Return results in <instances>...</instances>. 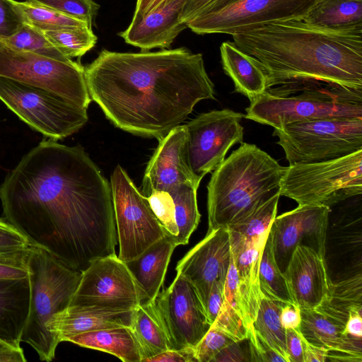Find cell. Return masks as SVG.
Segmentation results:
<instances>
[{
  "instance_id": "13",
  "label": "cell",
  "mask_w": 362,
  "mask_h": 362,
  "mask_svg": "<svg viewBox=\"0 0 362 362\" xmlns=\"http://www.w3.org/2000/svg\"><path fill=\"white\" fill-rule=\"evenodd\" d=\"M243 117L240 112L223 109L202 113L185 124V156L198 182L221 165L230 147L243 142Z\"/></svg>"
},
{
  "instance_id": "18",
  "label": "cell",
  "mask_w": 362,
  "mask_h": 362,
  "mask_svg": "<svg viewBox=\"0 0 362 362\" xmlns=\"http://www.w3.org/2000/svg\"><path fill=\"white\" fill-rule=\"evenodd\" d=\"M187 129L178 125L158 139V145L146 166L141 194L146 197L155 190L169 192L175 187L192 184L199 187L185 156Z\"/></svg>"
},
{
  "instance_id": "7",
  "label": "cell",
  "mask_w": 362,
  "mask_h": 362,
  "mask_svg": "<svg viewBox=\"0 0 362 362\" xmlns=\"http://www.w3.org/2000/svg\"><path fill=\"white\" fill-rule=\"evenodd\" d=\"M362 192V149L332 160L284 167L280 196L298 205H332Z\"/></svg>"
},
{
  "instance_id": "30",
  "label": "cell",
  "mask_w": 362,
  "mask_h": 362,
  "mask_svg": "<svg viewBox=\"0 0 362 362\" xmlns=\"http://www.w3.org/2000/svg\"><path fill=\"white\" fill-rule=\"evenodd\" d=\"M300 334L310 343L328 349L338 348L344 339V325L316 309H300Z\"/></svg>"
},
{
  "instance_id": "17",
  "label": "cell",
  "mask_w": 362,
  "mask_h": 362,
  "mask_svg": "<svg viewBox=\"0 0 362 362\" xmlns=\"http://www.w3.org/2000/svg\"><path fill=\"white\" fill-rule=\"evenodd\" d=\"M231 261L230 235L227 228L208 231L177 264V274L195 288L205 305L216 281L225 283Z\"/></svg>"
},
{
  "instance_id": "23",
  "label": "cell",
  "mask_w": 362,
  "mask_h": 362,
  "mask_svg": "<svg viewBox=\"0 0 362 362\" xmlns=\"http://www.w3.org/2000/svg\"><path fill=\"white\" fill-rule=\"evenodd\" d=\"M30 303L28 276L0 279V338L21 343Z\"/></svg>"
},
{
  "instance_id": "15",
  "label": "cell",
  "mask_w": 362,
  "mask_h": 362,
  "mask_svg": "<svg viewBox=\"0 0 362 362\" xmlns=\"http://www.w3.org/2000/svg\"><path fill=\"white\" fill-rule=\"evenodd\" d=\"M154 303L173 349H194L211 326L195 288L180 274Z\"/></svg>"
},
{
  "instance_id": "10",
  "label": "cell",
  "mask_w": 362,
  "mask_h": 362,
  "mask_svg": "<svg viewBox=\"0 0 362 362\" xmlns=\"http://www.w3.org/2000/svg\"><path fill=\"white\" fill-rule=\"evenodd\" d=\"M0 100L32 129L62 139L87 122L88 109L52 92L0 76Z\"/></svg>"
},
{
  "instance_id": "9",
  "label": "cell",
  "mask_w": 362,
  "mask_h": 362,
  "mask_svg": "<svg viewBox=\"0 0 362 362\" xmlns=\"http://www.w3.org/2000/svg\"><path fill=\"white\" fill-rule=\"evenodd\" d=\"M0 76L52 92L81 107L91 101L85 67L25 51L0 39Z\"/></svg>"
},
{
  "instance_id": "29",
  "label": "cell",
  "mask_w": 362,
  "mask_h": 362,
  "mask_svg": "<svg viewBox=\"0 0 362 362\" xmlns=\"http://www.w3.org/2000/svg\"><path fill=\"white\" fill-rule=\"evenodd\" d=\"M238 284V272L231 256L224 284L223 304L212 326L221 329L235 341L247 338L250 331L238 305L236 299Z\"/></svg>"
},
{
  "instance_id": "1",
  "label": "cell",
  "mask_w": 362,
  "mask_h": 362,
  "mask_svg": "<svg viewBox=\"0 0 362 362\" xmlns=\"http://www.w3.org/2000/svg\"><path fill=\"white\" fill-rule=\"evenodd\" d=\"M0 200L31 245L74 270L115 254L111 186L80 146L42 140L6 175Z\"/></svg>"
},
{
  "instance_id": "50",
  "label": "cell",
  "mask_w": 362,
  "mask_h": 362,
  "mask_svg": "<svg viewBox=\"0 0 362 362\" xmlns=\"http://www.w3.org/2000/svg\"><path fill=\"white\" fill-rule=\"evenodd\" d=\"M286 344L290 362H304L299 330L286 329Z\"/></svg>"
},
{
  "instance_id": "4",
  "label": "cell",
  "mask_w": 362,
  "mask_h": 362,
  "mask_svg": "<svg viewBox=\"0 0 362 362\" xmlns=\"http://www.w3.org/2000/svg\"><path fill=\"white\" fill-rule=\"evenodd\" d=\"M284 170L256 145L241 143L214 170L208 183V231L228 228L280 194Z\"/></svg>"
},
{
  "instance_id": "34",
  "label": "cell",
  "mask_w": 362,
  "mask_h": 362,
  "mask_svg": "<svg viewBox=\"0 0 362 362\" xmlns=\"http://www.w3.org/2000/svg\"><path fill=\"white\" fill-rule=\"evenodd\" d=\"M15 4L22 15L24 23L42 32L76 27H92L86 21L46 7L26 1H15Z\"/></svg>"
},
{
  "instance_id": "43",
  "label": "cell",
  "mask_w": 362,
  "mask_h": 362,
  "mask_svg": "<svg viewBox=\"0 0 362 362\" xmlns=\"http://www.w3.org/2000/svg\"><path fill=\"white\" fill-rule=\"evenodd\" d=\"M241 0H187L180 16L186 23L197 16L223 9Z\"/></svg>"
},
{
  "instance_id": "8",
  "label": "cell",
  "mask_w": 362,
  "mask_h": 362,
  "mask_svg": "<svg viewBox=\"0 0 362 362\" xmlns=\"http://www.w3.org/2000/svg\"><path fill=\"white\" fill-rule=\"evenodd\" d=\"M273 136L289 165L325 161L362 149V117H334L293 122Z\"/></svg>"
},
{
  "instance_id": "52",
  "label": "cell",
  "mask_w": 362,
  "mask_h": 362,
  "mask_svg": "<svg viewBox=\"0 0 362 362\" xmlns=\"http://www.w3.org/2000/svg\"><path fill=\"white\" fill-rule=\"evenodd\" d=\"M300 335L304 362H325L327 361L328 349L315 346L308 342L300 333Z\"/></svg>"
},
{
  "instance_id": "35",
  "label": "cell",
  "mask_w": 362,
  "mask_h": 362,
  "mask_svg": "<svg viewBox=\"0 0 362 362\" xmlns=\"http://www.w3.org/2000/svg\"><path fill=\"white\" fill-rule=\"evenodd\" d=\"M42 33L58 50L70 59L84 55L95 47L98 40L90 26L69 28Z\"/></svg>"
},
{
  "instance_id": "47",
  "label": "cell",
  "mask_w": 362,
  "mask_h": 362,
  "mask_svg": "<svg viewBox=\"0 0 362 362\" xmlns=\"http://www.w3.org/2000/svg\"><path fill=\"white\" fill-rule=\"evenodd\" d=\"M224 284L219 280L214 283L205 305L207 318L211 325L216 320L223 304Z\"/></svg>"
},
{
  "instance_id": "27",
  "label": "cell",
  "mask_w": 362,
  "mask_h": 362,
  "mask_svg": "<svg viewBox=\"0 0 362 362\" xmlns=\"http://www.w3.org/2000/svg\"><path fill=\"white\" fill-rule=\"evenodd\" d=\"M315 309L345 326L350 313L362 311L361 274L336 283L331 281L325 297Z\"/></svg>"
},
{
  "instance_id": "37",
  "label": "cell",
  "mask_w": 362,
  "mask_h": 362,
  "mask_svg": "<svg viewBox=\"0 0 362 362\" xmlns=\"http://www.w3.org/2000/svg\"><path fill=\"white\" fill-rule=\"evenodd\" d=\"M3 40L14 47L47 57L60 60L70 59L58 50L42 31L26 23L13 35Z\"/></svg>"
},
{
  "instance_id": "16",
  "label": "cell",
  "mask_w": 362,
  "mask_h": 362,
  "mask_svg": "<svg viewBox=\"0 0 362 362\" xmlns=\"http://www.w3.org/2000/svg\"><path fill=\"white\" fill-rule=\"evenodd\" d=\"M329 212L327 206L298 205L276 216L269 233L276 264L282 272L298 245L310 247L325 256Z\"/></svg>"
},
{
  "instance_id": "44",
  "label": "cell",
  "mask_w": 362,
  "mask_h": 362,
  "mask_svg": "<svg viewBox=\"0 0 362 362\" xmlns=\"http://www.w3.org/2000/svg\"><path fill=\"white\" fill-rule=\"evenodd\" d=\"M28 239L4 218H0V253L28 248Z\"/></svg>"
},
{
  "instance_id": "41",
  "label": "cell",
  "mask_w": 362,
  "mask_h": 362,
  "mask_svg": "<svg viewBox=\"0 0 362 362\" xmlns=\"http://www.w3.org/2000/svg\"><path fill=\"white\" fill-rule=\"evenodd\" d=\"M31 246L21 250L0 253V279L28 276V261Z\"/></svg>"
},
{
  "instance_id": "48",
  "label": "cell",
  "mask_w": 362,
  "mask_h": 362,
  "mask_svg": "<svg viewBox=\"0 0 362 362\" xmlns=\"http://www.w3.org/2000/svg\"><path fill=\"white\" fill-rule=\"evenodd\" d=\"M144 362H197L194 349H170L145 360Z\"/></svg>"
},
{
  "instance_id": "19",
  "label": "cell",
  "mask_w": 362,
  "mask_h": 362,
  "mask_svg": "<svg viewBox=\"0 0 362 362\" xmlns=\"http://www.w3.org/2000/svg\"><path fill=\"white\" fill-rule=\"evenodd\" d=\"M294 304L300 309H315L325 297L331 280L325 256L298 245L283 272Z\"/></svg>"
},
{
  "instance_id": "5",
  "label": "cell",
  "mask_w": 362,
  "mask_h": 362,
  "mask_svg": "<svg viewBox=\"0 0 362 362\" xmlns=\"http://www.w3.org/2000/svg\"><path fill=\"white\" fill-rule=\"evenodd\" d=\"M245 117L274 129L334 117H362V90L315 79H296L269 87L250 101Z\"/></svg>"
},
{
  "instance_id": "42",
  "label": "cell",
  "mask_w": 362,
  "mask_h": 362,
  "mask_svg": "<svg viewBox=\"0 0 362 362\" xmlns=\"http://www.w3.org/2000/svg\"><path fill=\"white\" fill-rule=\"evenodd\" d=\"M23 24V18L15 0H0V39L13 35Z\"/></svg>"
},
{
  "instance_id": "39",
  "label": "cell",
  "mask_w": 362,
  "mask_h": 362,
  "mask_svg": "<svg viewBox=\"0 0 362 362\" xmlns=\"http://www.w3.org/2000/svg\"><path fill=\"white\" fill-rule=\"evenodd\" d=\"M71 17L86 21L92 25L100 5L93 0H25Z\"/></svg>"
},
{
  "instance_id": "12",
  "label": "cell",
  "mask_w": 362,
  "mask_h": 362,
  "mask_svg": "<svg viewBox=\"0 0 362 362\" xmlns=\"http://www.w3.org/2000/svg\"><path fill=\"white\" fill-rule=\"evenodd\" d=\"M148 302L126 263L113 254L94 260L81 272L69 306L128 311Z\"/></svg>"
},
{
  "instance_id": "24",
  "label": "cell",
  "mask_w": 362,
  "mask_h": 362,
  "mask_svg": "<svg viewBox=\"0 0 362 362\" xmlns=\"http://www.w3.org/2000/svg\"><path fill=\"white\" fill-rule=\"evenodd\" d=\"M220 54L223 69L232 79L235 92L251 101L267 90V79L262 71L233 41L222 42Z\"/></svg>"
},
{
  "instance_id": "11",
  "label": "cell",
  "mask_w": 362,
  "mask_h": 362,
  "mask_svg": "<svg viewBox=\"0 0 362 362\" xmlns=\"http://www.w3.org/2000/svg\"><path fill=\"white\" fill-rule=\"evenodd\" d=\"M110 186L119 245L118 257L127 262L138 257L165 233L146 197L119 165L111 175Z\"/></svg>"
},
{
  "instance_id": "45",
  "label": "cell",
  "mask_w": 362,
  "mask_h": 362,
  "mask_svg": "<svg viewBox=\"0 0 362 362\" xmlns=\"http://www.w3.org/2000/svg\"><path fill=\"white\" fill-rule=\"evenodd\" d=\"M253 362L249 338L238 340L221 349L211 362Z\"/></svg>"
},
{
  "instance_id": "33",
  "label": "cell",
  "mask_w": 362,
  "mask_h": 362,
  "mask_svg": "<svg viewBox=\"0 0 362 362\" xmlns=\"http://www.w3.org/2000/svg\"><path fill=\"white\" fill-rule=\"evenodd\" d=\"M197 187L192 184H184L168 192L175 206V221L178 228L177 246L188 243L192 233L199 223L201 214L197 206Z\"/></svg>"
},
{
  "instance_id": "38",
  "label": "cell",
  "mask_w": 362,
  "mask_h": 362,
  "mask_svg": "<svg viewBox=\"0 0 362 362\" xmlns=\"http://www.w3.org/2000/svg\"><path fill=\"white\" fill-rule=\"evenodd\" d=\"M146 197L165 235L170 237L177 246L178 228L171 195L165 191L155 190Z\"/></svg>"
},
{
  "instance_id": "40",
  "label": "cell",
  "mask_w": 362,
  "mask_h": 362,
  "mask_svg": "<svg viewBox=\"0 0 362 362\" xmlns=\"http://www.w3.org/2000/svg\"><path fill=\"white\" fill-rule=\"evenodd\" d=\"M234 341L228 334L211 325L195 346V358L197 362H211L221 349Z\"/></svg>"
},
{
  "instance_id": "31",
  "label": "cell",
  "mask_w": 362,
  "mask_h": 362,
  "mask_svg": "<svg viewBox=\"0 0 362 362\" xmlns=\"http://www.w3.org/2000/svg\"><path fill=\"white\" fill-rule=\"evenodd\" d=\"M285 303L270 300L262 295L253 328L286 362H290L286 349V329L280 322L281 309Z\"/></svg>"
},
{
  "instance_id": "54",
  "label": "cell",
  "mask_w": 362,
  "mask_h": 362,
  "mask_svg": "<svg viewBox=\"0 0 362 362\" xmlns=\"http://www.w3.org/2000/svg\"><path fill=\"white\" fill-rule=\"evenodd\" d=\"M343 333L362 338V317L360 313H350Z\"/></svg>"
},
{
  "instance_id": "28",
  "label": "cell",
  "mask_w": 362,
  "mask_h": 362,
  "mask_svg": "<svg viewBox=\"0 0 362 362\" xmlns=\"http://www.w3.org/2000/svg\"><path fill=\"white\" fill-rule=\"evenodd\" d=\"M303 21L328 30L362 25V0H319Z\"/></svg>"
},
{
  "instance_id": "6",
  "label": "cell",
  "mask_w": 362,
  "mask_h": 362,
  "mask_svg": "<svg viewBox=\"0 0 362 362\" xmlns=\"http://www.w3.org/2000/svg\"><path fill=\"white\" fill-rule=\"evenodd\" d=\"M30 303L21 341L28 344L41 361L55 357L59 341L49 330L54 316L64 310L79 284L81 272L46 250L31 246L28 261Z\"/></svg>"
},
{
  "instance_id": "22",
  "label": "cell",
  "mask_w": 362,
  "mask_h": 362,
  "mask_svg": "<svg viewBox=\"0 0 362 362\" xmlns=\"http://www.w3.org/2000/svg\"><path fill=\"white\" fill-rule=\"evenodd\" d=\"M176 247L173 240L165 235L138 257L125 262L148 302L155 300L159 293Z\"/></svg>"
},
{
  "instance_id": "53",
  "label": "cell",
  "mask_w": 362,
  "mask_h": 362,
  "mask_svg": "<svg viewBox=\"0 0 362 362\" xmlns=\"http://www.w3.org/2000/svg\"><path fill=\"white\" fill-rule=\"evenodd\" d=\"M171 0H136L132 20H136L164 6Z\"/></svg>"
},
{
  "instance_id": "36",
  "label": "cell",
  "mask_w": 362,
  "mask_h": 362,
  "mask_svg": "<svg viewBox=\"0 0 362 362\" xmlns=\"http://www.w3.org/2000/svg\"><path fill=\"white\" fill-rule=\"evenodd\" d=\"M280 194H276L247 216L227 228L247 240L257 238L267 231L277 214Z\"/></svg>"
},
{
  "instance_id": "49",
  "label": "cell",
  "mask_w": 362,
  "mask_h": 362,
  "mask_svg": "<svg viewBox=\"0 0 362 362\" xmlns=\"http://www.w3.org/2000/svg\"><path fill=\"white\" fill-rule=\"evenodd\" d=\"M23 348L19 342L0 338V362H25Z\"/></svg>"
},
{
  "instance_id": "2",
  "label": "cell",
  "mask_w": 362,
  "mask_h": 362,
  "mask_svg": "<svg viewBox=\"0 0 362 362\" xmlns=\"http://www.w3.org/2000/svg\"><path fill=\"white\" fill-rule=\"evenodd\" d=\"M91 100L118 128L165 136L201 100L215 99L203 56L186 47L157 52L102 49L85 67Z\"/></svg>"
},
{
  "instance_id": "3",
  "label": "cell",
  "mask_w": 362,
  "mask_h": 362,
  "mask_svg": "<svg viewBox=\"0 0 362 362\" xmlns=\"http://www.w3.org/2000/svg\"><path fill=\"white\" fill-rule=\"evenodd\" d=\"M232 38L262 71L267 88L315 79L362 90V25L328 30L296 20L263 25Z\"/></svg>"
},
{
  "instance_id": "51",
  "label": "cell",
  "mask_w": 362,
  "mask_h": 362,
  "mask_svg": "<svg viewBox=\"0 0 362 362\" xmlns=\"http://www.w3.org/2000/svg\"><path fill=\"white\" fill-rule=\"evenodd\" d=\"M279 317L285 329L299 330L301 322L300 309L296 305L285 303L281 309Z\"/></svg>"
},
{
  "instance_id": "46",
  "label": "cell",
  "mask_w": 362,
  "mask_h": 362,
  "mask_svg": "<svg viewBox=\"0 0 362 362\" xmlns=\"http://www.w3.org/2000/svg\"><path fill=\"white\" fill-rule=\"evenodd\" d=\"M248 338L253 355V362H286V360L276 352L252 327Z\"/></svg>"
},
{
  "instance_id": "26",
  "label": "cell",
  "mask_w": 362,
  "mask_h": 362,
  "mask_svg": "<svg viewBox=\"0 0 362 362\" xmlns=\"http://www.w3.org/2000/svg\"><path fill=\"white\" fill-rule=\"evenodd\" d=\"M131 327L139 344L141 362L173 349L154 300L141 304L134 310Z\"/></svg>"
},
{
  "instance_id": "32",
  "label": "cell",
  "mask_w": 362,
  "mask_h": 362,
  "mask_svg": "<svg viewBox=\"0 0 362 362\" xmlns=\"http://www.w3.org/2000/svg\"><path fill=\"white\" fill-rule=\"evenodd\" d=\"M259 284L261 293L265 298L295 305L284 273L276 264L269 233L261 254Z\"/></svg>"
},
{
  "instance_id": "25",
  "label": "cell",
  "mask_w": 362,
  "mask_h": 362,
  "mask_svg": "<svg viewBox=\"0 0 362 362\" xmlns=\"http://www.w3.org/2000/svg\"><path fill=\"white\" fill-rule=\"evenodd\" d=\"M66 341L111 354L124 362H141L142 360L139 344L131 326L83 332L68 338Z\"/></svg>"
},
{
  "instance_id": "21",
  "label": "cell",
  "mask_w": 362,
  "mask_h": 362,
  "mask_svg": "<svg viewBox=\"0 0 362 362\" xmlns=\"http://www.w3.org/2000/svg\"><path fill=\"white\" fill-rule=\"evenodd\" d=\"M133 310L115 311L100 309L77 308L68 306L57 314L50 332L59 342L81 333L122 326H131Z\"/></svg>"
},
{
  "instance_id": "20",
  "label": "cell",
  "mask_w": 362,
  "mask_h": 362,
  "mask_svg": "<svg viewBox=\"0 0 362 362\" xmlns=\"http://www.w3.org/2000/svg\"><path fill=\"white\" fill-rule=\"evenodd\" d=\"M187 0H171L164 6L132 20L126 30L118 33L126 43L148 51L154 48L166 49L187 27L180 21Z\"/></svg>"
},
{
  "instance_id": "14",
  "label": "cell",
  "mask_w": 362,
  "mask_h": 362,
  "mask_svg": "<svg viewBox=\"0 0 362 362\" xmlns=\"http://www.w3.org/2000/svg\"><path fill=\"white\" fill-rule=\"evenodd\" d=\"M319 0H241L186 23L198 35H234L263 25L303 20Z\"/></svg>"
}]
</instances>
